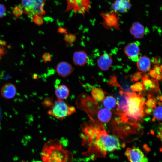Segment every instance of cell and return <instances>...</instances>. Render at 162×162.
I'll use <instances>...</instances> for the list:
<instances>
[{"instance_id":"43","label":"cell","mask_w":162,"mask_h":162,"mask_svg":"<svg viewBox=\"0 0 162 162\" xmlns=\"http://www.w3.org/2000/svg\"><path fill=\"white\" fill-rule=\"evenodd\" d=\"M20 162H27L26 161H21Z\"/></svg>"},{"instance_id":"13","label":"cell","mask_w":162,"mask_h":162,"mask_svg":"<svg viewBox=\"0 0 162 162\" xmlns=\"http://www.w3.org/2000/svg\"><path fill=\"white\" fill-rule=\"evenodd\" d=\"M113 62L112 56L108 53L101 55L97 60V64L100 69L106 71L111 67Z\"/></svg>"},{"instance_id":"2","label":"cell","mask_w":162,"mask_h":162,"mask_svg":"<svg viewBox=\"0 0 162 162\" xmlns=\"http://www.w3.org/2000/svg\"><path fill=\"white\" fill-rule=\"evenodd\" d=\"M111 126L112 130L125 143L137 139L142 131L136 122L129 119L124 115L114 119Z\"/></svg>"},{"instance_id":"6","label":"cell","mask_w":162,"mask_h":162,"mask_svg":"<svg viewBox=\"0 0 162 162\" xmlns=\"http://www.w3.org/2000/svg\"><path fill=\"white\" fill-rule=\"evenodd\" d=\"M23 12L30 18L34 15L42 16L46 12L44 6L46 0H21Z\"/></svg>"},{"instance_id":"41","label":"cell","mask_w":162,"mask_h":162,"mask_svg":"<svg viewBox=\"0 0 162 162\" xmlns=\"http://www.w3.org/2000/svg\"><path fill=\"white\" fill-rule=\"evenodd\" d=\"M156 80H161L162 79V76L161 75H157L156 76L155 78Z\"/></svg>"},{"instance_id":"28","label":"cell","mask_w":162,"mask_h":162,"mask_svg":"<svg viewBox=\"0 0 162 162\" xmlns=\"http://www.w3.org/2000/svg\"><path fill=\"white\" fill-rule=\"evenodd\" d=\"M12 12L16 18H18L23 13L22 9L20 6L15 7L13 8Z\"/></svg>"},{"instance_id":"15","label":"cell","mask_w":162,"mask_h":162,"mask_svg":"<svg viewBox=\"0 0 162 162\" xmlns=\"http://www.w3.org/2000/svg\"><path fill=\"white\" fill-rule=\"evenodd\" d=\"M17 89L15 86L11 83L5 84L1 90L2 96L4 98L8 99L14 98L16 95Z\"/></svg>"},{"instance_id":"17","label":"cell","mask_w":162,"mask_h":162,"mask_svg":"<svg viewBox=\"0 0 162 162\" xmlns=\"http://www.w3.org/2000/svg\"><path fill=\"white\" fill-rule=\"evenodd\" d=\"M130 31L135 38L140 39L144 36L145 29L142 25L138 22H136L133 23Z\"/></svg>"},{"instance_id":"23","label":"cell","mask_w":162,"mask_h":162,"mask_svg":"<svg viewBox=\"0 0 162 162\" xmlns=\"http://www.w3.org/2000/svg\"><path fill=\"white\" fill-rule=\"evenodd\" d=\"M142 78L144 89L148 90L149 88H152L153 84L152 79H150L148 76L145 75H143Z\"/></svg>"},{"instance_id":"12","label":"cell","mask_w":162,"mask_h":162,"mask_svg":"<svg viewBox=\"0 0 162 162\" xmlns=\"http://www.w3.org/2000/svg\"><path fill=\"white\" fill-rule=\"evenodd\" d=\"M140 51L138 45L134 42L128 43L124 49L125 54L134 61H137Z\"/></svg>"},{"instance_id":"32","label":"cell","mask_w":162,"mask_h":162,"mask_svg":"<svg viewBox=\"0 0 162 162\" xmlns=\"http://www.w3.org/2000/svg\"><path fill=\"white\" fill-rule=\"evenodd\" d=\"M143 73L141 72H137L134 73L131 79L132 81H137L141 79L143 76Z\"/></svg>"},{"instance_id":"24","label":"cell","mask_w":162,"mask_h":162,"mask_svg":"<svg viewBox=\"0 0 162 162\" xmlns=\"http://www.w3.org/2000/svg\"><path fill=\"white\" fill-rule=\"evenodd\" d=\"M154 117L152 121H155L156 118L159 120H162V107L161 106H158L154 109L153 111Z\"/></svg>"},{"instance_id":"38","label":"cell","mask_w":162,"mask_h":162,"mask_svg":"<svg viewBox=\"0 0 162 162\" xmlns=\"http://www.w3.org/2000/svg\"><path fill=\"white\" fill-rule=\"evenodd\" d=\"M6 50L2 46H0V56L6 53Z\"/></svg>"},{"instance_id":"5","label":"cell","mask_w":162,"mask_h":162,"mask_svg":"<svg viewBox=\"0 0 162 162\" xmlns=\"http://www.w3.org/2000/svg\"><path fill=\"white\" fill-rule=\"evenodd\" d=\"M75 107L70 106L63 100L57 99L47 112L48 114L60 120L74 113Z\"/></svg>"},{"instance_id":"27","label":"cell","mask_w":162,"mask_h":162,"mask_svg":"<svg viewBox=\"0 0 162 162\" xmlns=\"http://www.w3.org/2000/svg\"><path fill=\"white\" fill-rule=\"evenodd\" d=\"M31 19L38 26H40L44 23L43 19L41 16L35 15L32 16Z\"/></svg>"},{"instance_id":"34","label":"cell","mask_w":162,"mask_h":162,"mask_svg":"<svg viewBox=\"0 0 162 162\" xmlns=\"http://www.w3.org/2000/svg\"><path fill=\"white\" fill-rule=\"evenodd\" d=\"M6 8L5 6L2 4H0V18L3 17L5 15Z\"/></svg>"},{"instance_id":"25","label":"cell","mask_w":162,"mask_h":162,"mask_svg":"<svg viewBox=\"0 0 162 162\" xmlns=\"http://www.w3.org/2000/svg\"><path fill=\"white\" fill-rule=\"evenodd\" d=\"M64 39L66 43L67 44L70 45L73 44L76 39V36L72 34H64Z\"/></svg>"},{"instance_id":"44","label":"cell","mask_w":162,"mask_h":162,"mask_svg":"<svg viewBox=\"0 0 162 162\" xmlns=\"http://www.w3.org/2000/svg\"><path fill=\"white\" fill-rule=\"evenodd\" d=\"M1 59V57L0 56V60Z\"/></svg>"},{"instance_id":"36","label":"cell","mask_w":162,"mask_h":162,"mask_svg":"<svg viewBox=\"0 0 162 162\" xmlns=\"http://www.w3.org/2000/svg\"><path fill=\"white\" fill-rule=\"evenodd\" d=\"M149 74L151 77L154 79H155L157 75L155 71L153 69L149 71Z\"/></svg>"},{"instance_id":"3","label":"cell","mask_w":162,"mask_h":162,"mask_svg":"<svg viewBox=\"0 0 162 162\" xmlns=\"http://www.w3.org/2000/svg\"><path fill=\"white\" fill-rule=\"evenodd\" d=\"M43 162H72V152L67 150L58 139L50 140L46 143L41 154Z\"/></svg>"},{"instance_id":"9","label":"cell","mask_w":162,"mask_h":162,"mask_svg":"<svg viewBox=\"0 0 162 162\" xmlns=\"http://www.w3.org/2000/svg\"><path fill=\"white\" fill-rule=\"evenodd\" d=\"M125 155L129 162H148V159L139 148L135 146L128 148Z\"/></svg>"},{"instance_id":"33","label":"cell","mask_w":162,"mask_h":162,"mask_svg":"<svg viewBox=\"0 0 162 162\" xmlns=\"http://www.w3.org/2000/svg\"><path fill=\"white\" fill-rule=\"evenodd\" d=\"M42 58L44 62L46 63L51 61L52 58L49 53H45L42 56Z\"/></svg>"},{"instance_id":"8","label":"cell","mask_w":162,"mask_h":162,"mask_svg":"<svg viewBox=\"0 0 162 162\" xmlns=\"http://www.w3.org/2000/svg\"><path fill=\"white\" fill-rule=\"evenodd\" d=\"M103 19L100 23L107 29H114L121 31L119 23L118 13L113 10L110 12H102L100 14Z\"/></svg>"},{"instance_id":"21","label":"cell","mask_w":162,"mask_h":162,"mask_svg":"<svg viewBox=\"0 0 162 162\" xmlns=\"http://www.w3.org/2000/svg\"><path fill=\"white\" fill-rule=\"evenodd\" d=\"M91 94L92 98L97 102L103 101L105 98V92L100 88L92 87Z\"/></svg>"},{"instance_id":"4","label":"cell","mask_w":162,"mask_h":162,"mask_svg":"<svg viewBox=\"0 0 162 162\" xmlns=\"http://www.w3.org/2000/svg\"><path fill=\"white\" fill-rule=\"evenodd\" d=\"M128 96V109L124 113L131 120L136 122L140 120L144 115L145 100L140 95L133 92H125Z\"/></svg>"},{"instance_id":"26","label":"cell","mask_w":162,"mask_h":162,"mask_svg":"<svg viewBox=\"0 0 162 162\" xmlns=\"http://www.w3.org/2000/svg\"><path fill=\"white\" fill-rule=\"evenodd\" d=\"M145 104L149 108H153L156 107V104L155 100L152 97L150 94L148 95V100Z\"/></svg>"},{"instance_id":"16","label":"cell","mask_w":162,"mask_h":162,"mask_svg":"<svg viewBox=\"0 0 162 162\" xmlns=\"http://www.w3.org/2000/svg\"><path fill=\"white\" fill-rule=\"evenodd\" d=\"M88 60L87 54L84 50L77 51L74 53L73 60L75 65L84 66L87 63Z\"/></svg>"},{"instance_id":"31","label":"cell","mask_w":162,"mask_h":162,"mask_svg":"<svg viewBox=\"0 0 162 162\" xmlns=\"http://www.w3.org/2000/svg\"><path fill=\"white\" fill-rule=\"evenodd\" d=\"M54 101L52 98L47 97L45 98L42 104L45 107H50V108L52 106Z\"/></svg>"},{"instance_id":"20","label":"cell","mask_w":162,"mask_h":162,"mask_svg":"<svg viewBox=\"0 0 162 162\" xmlns=\"http://www.w3.org/2000/svg\"><path fill=\"white\" fill-rule=\"evenodd\" d=\"M112 116L111 112L106 108L101 109L98 112V119L100 121L107 123L110 120Z\"/></svg>"},{"instance_id":"40","label":"cell","mask_w":162,"mask_h":162,"mask_svg":"<svg viewBox=\"0 0 162 162\" xmlns=\"http://www.w3.org/2000/svg\"><path fill=\"white\" fill-rule=\"evenodd\" d=\"M6 42L4 40L0 39V45L1 46H6Z\"/></svg>"},{"instance_id":"22","label":"cell","mask_w":162,"mask_h":162,"mask_svg":"<svg viewBox=\"0 0 162 162\" xmlns=\"http://www.w3.org/2000/svg\"><path fill=\"white\" fill-rule=\"evenodd\" d=\"M117 101L113 96L110 95L106 97L103 100L104 106L108 109H112L116 105Z\"/></svg>"},{"instance_id":"42","label":"cell","mask_w":162,"mask_h":162,"mask_svg":"<svg viewBox=\"0 0 162 162\" xmlns=\"http://www.w3.org/2000/svg\"><path fill=\"white\" fill-rule=\"evenodd\" d=\"M160 100L161 101H162V95H161L160 96Z\"/></svg>"},{"instance_id":"18","label":"cell","mask_w":162,"mask_h":162,"mask_svg":"<svg viewBox=\"0 0 162 162\" xmlns=\"http://www.w3.org/2000/svg\"><path fill=\"white\" fill-rule=\"evenodd\" d=\"M138 69L142 72L148 71L151 66V61L150 58L146 56L139 58L136 63Z\"/></svg>"},{"instance_id":"10","label":"cell","mask_w":162,"mask_h":162,"mask_svg":"<svg viewBox=\"0 0 162 162\" xmlns=\"http://www.w3.org/2000/svg\"><path fill=\"white\" fill-rule=\"evenodd\" d=\"M117 107L114 111L117 114L121 116L128 109V96L122 91H120L116 95Z\"/></svg>"},{"instance_id":"19","label":"cell","mask_w":162,"mask_h":162,"mask_svg":"<svg viewBox=\"0 0 162 162\" xmlns=\"http://www.w3.org/2000/svg\"><path fill=\"white\" fill-rule=\"evenodd\" d=\"M70 91L66 85L61 84L58 85L56 88L55 94L58 99L63 100L68 97Z\"/></svg>"},{"instance_id":"11","label":"cell","mask_w":162,"mask_h":162,"mask_svg":"<svg viewBox=\"0 0 162 162\" xmlns=\"http://www.w3.org/2000/svg\"><path fill=\"white\" fill-rule=\"evenodd\" d=\"M131 6L130 0H115L111 7L112 10L116 12L124 13L128 12Z\"/></svg>"},{"instance_id":"14","label":"cell","mask_w":162,"mask_h":162,"mask_svg":"<svg viewBox=\"0 0 162 162\" xmlns=\"http://www.w3.org/2000/svg\"><path fill=\"white\" fill-rule=\"evenodd\" d=\"M56 70L59 76L65 77L71 74L73 71V68L70 63L65 62H62L57 64Z\"/></svg>"},{"instance_id":"30","label":"cell","mask_w":162,"mask_h":162,"mask_svg":"<svg viewBox=\"0 0 162 162\" xmlns=\"http://www.w3.org/2000/svg\"><path fill=\"white\" fill-rule=\"evenodd\" d=\"M132 90L134 92H140L144 90L143 85L140 82L135 83L132 87Z\"/></svg>"},{"instance_id":"1","label":"cell","mask_w":162,"mask_h":162,"mask_svg":"<svg viewBox=\"0 0 162 162\" xmlns=\"http://www.w3.org/2000/svg\"><path fill=\"white\" fill-rule=\"evenodd\" d=\"M82 128V145L87 149L82 155L92 160L105 157L107 154L119 149L121 144L118 138L109 134L102 123L91 118L90 123Z\"/></svg>"},{"instance_id":"39","label":"cell","mask_w":162,"mask_h":162,"mask_svg":"<svg viewBox=\"0 0 162 162\" xmlns=\"http://www.w3.org/2000/svg\"><path fill=\"white\" fill-rule=\"evenodd\" d=\"M153 111V108H148L145 110L147 114H150Z\"/></svg>"},{"instance_id":"35","label":"cell","mask_w":162,"mask_h":162,"mask_svg":"<svg viewBox=\"0 0 162 162\" xmlns=\"http://www.w3.org/2000/svg\"><path fill=\"white\" fill-rule=\"evenodd\" d=\"M153 70L155 71L157 75H161V65H160V66L158 65L155 66L153 69Z\"/></svg>"},{"instance_id":"37","label":"cell","mask_w":162,"mask_h":162,"mask_svg":"<svg viewBox=\"0 0 162 162\" xmlns=\"http://www.w3.org/2000/svg\"><path fill=\"white\" fill-rule=\"evenodd\" d=\"M58 32L60 33H64V34L68 33L67 29L63 27L58 28Z\"/></svg>"},{"instance_id":"29","label":"cell","mask_w":162,"mask_h":162,"mask_svg":"<svg viewBox=\"0 0 162 162\" xmlns=\"http://www.w3.org/2000/svg\"><path fill=\"white\" fill-rule=\"evenodd\" d=\"M109 84V85L112 86H116L120 87L122 89V88L118 82L117 80V78L116 76L112 75L110 76Z\"/></svg>"},{"instance_id":"7","label":"cell","mask_w":162,"mask_h":162,"mask_svg":"<svg viewBox=\"0 0 162 162\" xmlns=\"http://www.w3.org/2000/svg\"><path fill=\"white\" fill-rule=\"evenodd\" d=\"M66 3L65 12L71 11L75 15L78 14L83 16L86 13H90L91 0H66Z\"/></svg>"}]
</instances>
